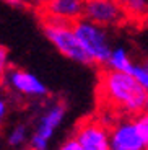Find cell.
<instances>
[{
	"label": "cell",
	"instance_id": "3957f363",
	"mask_svg": "<svg viewBox=\"0 0 148 150\" xmlns=\"http://www.w3.org/2000/svg\"><path fill=\"white\" fill-rule=\"evenodd\" d=\"M73 28L91 64L107 65L109 56L112 52V42L106 28L88 21L85 18L77 20L73 23Z\"/></svg>",
	"mask_w": 148,
	"mask_h": 150
},
{
	"label": "cell",
	"instance_id": "30bf717a",
	"mask_svg": "<svg viewBox=\"0 0 148 150\" xmlns=\"http://www.w3.org/2000/svg\"><path fill=\"white\" fill-rule=\"evenodd\" d=\"M132 64H133V60L129 56V52H127V49L124 46L112 47V52L109 56V60H107V69L117 70V72H127L129 74Z\"/></svg>",
	"mask_w": 148,
	"mask_h": 150
},
{
	"label": "cell",
	"instance_id": "5b68a950",
	"mask_svg": "<svg viewBox=\"0 0 148 150\" xmlns=\"http://www.w3.org/2000/svg\"><path fill=\"white\" fill-rule=\"evenodd\" d=\"M73 137L83 150H111V129L96 117H86L77 124Z\"/></svg>",
	"mask_w": 148,
	"mask_h": 150
},
{
	"label": "cell",
	"instance_id": "5bb4252c",
	"mask_svg": "<svg viewBox=\"0 0 148 150\" xmlns=\"http://www.w3.org/2000/svg\"><path fill=\"white\" fill-rule=\"evenodd\" d=\"M10 69V52L5 46H0V83L5 82V77Z\"/></svg>",
	"mask_w": 148,
	"mask_h": 150
},
{
	"label": "cell",
	"instance_id": "52a82bcc",
	"mask_svg": "<svg viewBox=\"0 0 148 150\" xmlns=\"http://www.w3.org/2000/svg\"><path fill=\"white\" fill-rule=\"evenodd\" d=\"M148 149L133 117L117 119L111 126V150H145Z\"/></svg>",
	"mask_w": 148,
	"mask_h": 150
},
{
	"label": "cell",
	"instance_id": "d6986e66",
	"mask_svg": "<svg viewBox=\"0 0 148 150\" xmlns=\"http://www.w3.org/2000/svg\"><path fill=\"white\" fill-rule=\"evenodd\" d=\"M31 2H34V4H42V5H47L51 0H31Z\"/></svg>",
	"mask_w": 148,
	"mask_h": 150
},
{
	"label": "cell",
	"instance_id": "4fadbf2b",
	"mask_svg": "<svg viewBox=\"0 0 148 150\" xmlns=\"http://www.w3.org/2000/svg\"><path fill=\"white\" fill-rule=\"evenodd\" d=\"M125 13L132 16H143L148 13V0H117Z\"/></svg>",
	"mask_w": 148,
	"mask_h": 150
},
{
	"label": "cell",
	"instance_id": "ba28073f",
	"mask_svg": "<svg viewBox=\"0 0 148 150\" xmlns=\"http://www.w3.org/2000/svg\"><path fill=\"white\" fill-rule=\"evenodd\" d=\"M5 85L8 90L25 98H44L47 96V86L44 82L37 79L36 75L30 70L18 67H11L5 77Z\"/></svg>",
	"mask_w": 148,
	"mask_h": 150
},
{
	"label": "cell",
	"instance_id": "8fae6325",
	"mask_svg": "<svg viewBox=\"0 0 148 150\" xmlns=\"http://www.w3.org/2000/svg\"><path fill=\"white\" fill-rule=\"evenodd\" d=\"M31 135L25 124H16L7 135V144L11 149H23L26 144H30Z\"/></svg>",
	"mask_w": 148,
	"mask_h": 150
},
{
	"label": "cell",
	"instance_id": "7c38bea8",
	"mask_svg": "<svg viewBox=\"0 0 148 150\" xmlns=\"http://www.w3.org/2000/svg\"><path fill=\"white\" fill-rule=\"evenodd\" d=\"M129 74L143 86L145 90H148V59L133 60V64H132V67H130Z\"/></svg>",
	"mask_w": 148,
	"mask_h": 150
},
{
	"label": "cell",
	"instance_id": "ac0fdd59",
	"mask_svg": "<svg viewBox=\"0 0 148 150\" xmlns=\"http://www.w3.org/2000/svg\"><path fill=\"white\" fill-rule=\"evenodd\" d=\"M11 7H25V0H5Z\"/></svg>",
	"mask_w": 148,
	"mask_h": 150
},
{
	"label": "cell",
	"instance_id": "277c9868",
	"mask_svg": "<svg viewBox=\"0 0 148 150\" xmlns=\"http://www.w3.org/2000/svg\"><path fill=\"white\" fill-rule=\"evenodd\" d=\"M65 114H67V106L63 103L56 101L52 105H49L42 111L39 119H37L36 127H34L33 134H31L30 145L36 147V149L47 150L56 131L62 126Z\"/></svg>",
	"mask_w": 148,
	"mask_h": 150
},
{
	"label": "cell",
	"instance_id": "44dd1931",
	"mask_svg": "<svg viewBox=\"0 0 148 150\" xmlns=\"http://www.w3.org/2000/svg\"><path fill=\"white\" fill-rule=\"evenodd\" d=\"M145 150H148V149H145Z\"/></svg>",
	"mask_w": 148,
	"mask_h": 150
},
{
	"label": "cell",
	"instance_id": "8992f818",
	"mask_svg": "<svg viewBox=\"0 0 148 150\" xmlns=\"http://www.w3.org/2000/svg\"><path fill=\"white\" fill-rule=\"evenodd\" d=\"M83 18L109 28L121 25L125 18V11L117 0H85Z\"/></svg>",
	"mask_w": 148,
	"mask_h": 150
},
{
	"label": "cell",
	"instance_id": "7a4b0ae2",
	"mask_svg": "<svg viewBox=\"0 0 148 150\" xmlns=\"http://www.w3.org/2000/svg\"><path fill=\"white\" fill-rule=\"evenodd\" d=\"M42 33L47 38V41L63 57L73 60L77 64H85V65L91 64L88 54L85 52V49L80 44V39H78L77 33H75L73 23L44 15V20H42Z\"/></svg>",
	"mask_w": 148,
	"mask_h": 150
},
{
	"label": "cell",
	"instance_id": "e0dca14e",
	"mask_svg": "<svg viewBox=\"0 0 148 150\" xmlns=\"http://www.w3.org/2000/svg\"><path fill=\"white\" fill-rule=\"evenodd\" d=\"M8 112V105H7V100L4 96H0V124L4 122L5 116H7Z\"/></svg>",
	"mask_w": 148,
	"mask_h": 150
},
{
	"label": "cell",
	"instance_id": "6da1fadb",
	"mask_svg": "<svg viewBox=\"0 0 148 150\" xmlns=\"http://www.w3.org/2000/svg\"><path fill=\"white\" fill-rule=\"evenodd\" d=\"M99 98L114 111L137 116L148 109V90L127 72L107 69L99 75Z\"/></svg>",
	"mask_w": 148,
	"mask_h": 150
},
{
	"label": "cell",
	"instance_id": "9a60e30c",
	"mask_svg": "<svg viewBox=\"0 0 148 150\" xmlns=\"http://www.w3.org/2000/svg\"><path fill=\"white\" fill-rule=\"evenodd\" d=\"M133 119H135V124H137L142 137L145 139V142L148 145V109L140 112V114H137V116H133Z\"/></svg>",
	"mask_w": 148,
	"mask_h": 150
},
{
	"label": "cell",
	"instance_id": "9c48e42d",
	"mask_svg": "<svg viewBox=\"0 0 148 150\" xmlns=\"http://www.w3.org/2000/svg\"><path fill=\"white\" fill-rule=\"evenodd\" d=\"M83 7L85 0H51L46 5L44 15L75 23L77 20L83 18Z\"/></svg>",
	"mask_w": 148,
	"mask_h": 150
},
{
	"label": "cell",
	"instance_id": "2e32d148",
	"mask_svg": "<svg viewBox=\"0 0 148 150\" xmlns=\"http://www.w3.org/2000/svg\"><path fill=\"white\" fill-rule=\"evenodd\" d=\"M57 150H83V149L75 137H68V139L63 140V142L57 147Z\"/></svg>",
	"mask_w": 148,
	"mask_h": 150
},
{
	"label": "cell",
	"instance_id": "ffe728a7",
	"mask_svg": "<svg viewBox=\"0 0 148 150\" xmlns=\"http://www.w3.org/2000/svg\"><path fill=\"white\" fill-rule=\"evenodd\" d=\"M26 150H42V149H36V147H33V145H30Z\"/></svg>",
	"mask_w": 148,
	"mask_h": 150
}]
</instances>
